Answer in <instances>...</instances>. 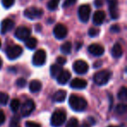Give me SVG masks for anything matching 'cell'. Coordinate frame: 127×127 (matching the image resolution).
<instances>
[{"mask_svg":"<svg viewBox=\"0 0 127 127\" xmlns=\"http://www.w3.org/2000/svg\"><path fill=\"white\" fill-rule=\"evenodd\" d=\"M69 104L75 111H83L87 108V102L84 97L77 95H71L69 98Z\"/></svg>","mask_w":127,"mask_h":127,"instance_id":"obj_1","label":"cell"},{"mask_svg":"<svg viewBox=\"0 0 127 127\" xmlns=\"http://www.w3.org/2000/svg\"><path fill=\"white\" fill-rule=\"evenodd\" d=\"M66 120L65 112L62 110H57L53 112L51 118V125L53 127H60L64 124Z\"/></svg>","mask_w":127,"mask_h":127,"instance_id":"obj_2","label":"cell"},{"mask_svg":"<svg viewBox=\"0 0 127 127\" xmlns=\"http://www.w3.org/2000/svg\"><path fill=\"white\" fill-rule=\"evenodd\" d=\"M111 72L109 71H100L95 73L93 76V81L96 85L102 86L108 83L110 78H111Z\"/></svg>","mask_w":127,"mask_h":127,"instance_id":"obj_3","label":"cell"},{"mask_svg":"<svg viewBox=\"0 0 127 127\" xmlns=\"http://www.w3.org/2000/svg\"><path fill=\"white\" fill-rule=\"evenodd\" d=\"M5 53L9 59L14 60L21 56L23 53V49L19 45H11L6 49Z\"/></svg>","mask_w":127,"mask_h":127,"instance_id":"obj_4","label":"cell"},{"mask_svg":"<svg viewBox=\"0 0 127 127\" xmlns=\"http://www.w3.org/2000/svg\"><path fill=\"white\" fill-rule=\"evenodd\" d=\"M46 62V52L44 50H38L32 58V64L35 66H42Z\"/></svg>","mask_w":127,"mask_h":127,"instance_id":"obj_5","label":"cell"},{"mask_svg":"<svg viewBox=\"0 0 127 127\" xmlns=\"http://www.w3.org/2000/svg\"><path fill=\"white\" fill-rule=\"evenodd\" d=\"M78 18H79L80 21L83 23H86L88 22L89 18H90L91 15V7L89 4H83L79 7L78 9Z\"/></svg>","mask_w":127,"mask_h":127,"instance_id":"obj_6","label":"cell"},{"mask_svg":"<svg viewBox=\"0 0 127 127\" xmlns=\"http://www.w3.org/2000/svg\"><path fill=\"white\" fill-rule=\"evenodd\" d=\"M89 66L88 64L84 60H77L73 64V71L77 74H85L88 71Z\"/></svg>","mask_w":127,"mask_h":127,"instance_id":"obj_7","label":"cell"},{"mask_svg":"<svg viewBox=\"0 0 127 127\" xmlns=\"http://www.w3.org/2000/svg\"><path fill=\"white\" fill-rule=\"evenodd\" d=\"M35 110V103L32 99L26 100L21 107V115L23 117H28Z\"/></svg>","mask_w":127,"mask_h":127,"instance_id":"obj_8","label":"cell"},{"mask_svg":"<svg viewBox=\"0 0 127 127\" xmlns=\"http://www.w3.org/2000/svg\"><path fill=\"white\" fill-rule=\"evenodd\" d=\"M25 18H29V19H36V18H39L43 15V11L41 9L36 7H31L28 8L24 12Z\"/></svg>","mask_w":127,"mask_h":127,"instance_id":"obj_9","label":"cell"},{"mask_svg":"<svg viewBox=\"0 0 127 127\" xmlns=\"http://www.w3.org/2000/svg\"><path fill=\"white\" fill-rule=\"evenodd\" d=\"M67 28L62 24H58L53 29V34L55 37L58 39H64L67 36Z\"/></svg>","mask_w":127,"mask_h":127,"instance_id":"obj_10","label":"cell"},{"mask_svg":"<svg viewBox=\"0 0 127 127\" xmlns=\"http://www.w3.org/2000/svg\"><path fill=\"white\" fill-rule=\"evenodd\" d=\"M31 35V30L25 26H19L15 32V37L21 41L27 39Z\"/></svg>","mask_w":127,"mask_h":127,"instance_id":"obj_11","label":"cell"},{"mask_svg":"<svg viewBox=\"0 0 127 127\" xmlns=\"http://www.w3.org/2000/svg\"><path fill=\"white\" fill-rule=\"evenodd\" d=\"M88 51L92 55L95 57H100L104 54V48L101 44H92L88 47Z\"/></svg>","mask_w":127,"mask_h":127,"instance_id":"obj_12","label":"cell"},{"mask_svg":"<svg viewBox=\"0 0 127 127\" xmlns=\"http://www.w3.org/2000/svg\"><path fill=\"white\" fill-rule=\"evenodd\" d=\"M70 86L72 89H76V90H83V89L86 88L87 86V81H85L83 78H76L74 79L71 80Z\"/></svg>","mask_w":127,"mask_h":127,"instance_id":"obj_13","label":"cell"},{"mask_svg":"<svg viewBox=\"0 0 127 127\" xmlns=\"http://www.w3.org/2000/svg\"><path fill=\"white\" fill-rule=\"evenodd\" d=\"M14 25L15 23L12 20L9 19V18H6V19L3 20L2 23H1V30H0V32L2 34L7 33L8 32L12 30Z\"/></svg>","mask_w":127,"mask_h":127,"instance_id":"obj_14","label":"cell"},{"mask_svg":"<svg viewBox=\"0 0 127 127\" xmlns=\"http://www.w3.org/2000/svg\"><path fill=\"white\" fill-rule=\"evenodd\" d=\"M109 11L111 18L117 19L118 18V1L117 0H111L109 3Z\"/></svg>","mask_w":127,"mask_h":127,"instance_id":"obj_15","label":"cell"},{"mask_svg":"<svg viewBox=\"0 0 127 127\" xmlns=\"http://www.w3.org/2000/svg\"><path fill=\"white\" fill-rule=\"evenodd\" d=\"M70 78H71V73L67 70H65V71L63 70L60 72V74L57 77V80H58V83L59 85H65L69 81Z\"/></svg>","mask_w":127,"mask_h":127,"instance_id":"obj_16","label":"cell"},{"mask_svg":"<svg viewBox=\"0 0 127 127\" xmlns=\"http://www.w3.org/2000/svg\"><path fill=\"white\" fill-rule=\"evenodd\" d=\"M104 18H105V13L103 11H97L93 15L92 21L95 25H100L103 24Z\"/></svg>","mask_w":127,"mask_h":127,"instance_id":"obj_17","label":"cell"},{"mask_svg":"<svg viewBox=\"0 0 127 127\" xmlns=\"http://www.w3.org/2000/svg\"><path fill=\"white\" fill-rule=\"evenodd\" d=\"M111 55L114 58H119L123 55V48H122L121 44L117 43L114 44V46L111 49Z\"/></svg>","mask_w":127,"mask_h":127,"instance_id":"obj_18","label":"cell"},{"mask_svg":"<svg viewBox=\"0 0 127 127\" xmlns=\"http://www.w3.org/2000/svg\"><path fill=\"white\" fill-rule=\"evenodd\" d=\"M66 97V92L64 90H59L58 92H56L54 93L52 97V99L54 102H58V103H61L63 101H64Z\"/></svg>","mask_w":127,"mask_h":127,"instance_id":"obj_19","label":"cell"},{"mask_svg":"<svg viewBox=\"0 0 127 127\" xmlns=\"http://www.w3.org/2000/svg\"><path fill=\"white\" fill-rule=\"evenodd\" d=\"M29 89L32 93H37V92H40V90L42 89V84L38 80H32L30 83Z\"/></svg>","mask_w":127,"mask_h":127,"instance_id":"obj_20","label":"cell"},{"mask_svg":"<svg viewBox=\"0 0 127 127\" xmlns=\"http://www.w3.org/2000/svg\"><path fill=\"white\" fill-rule=\"evenodd\" d=\"M63 71V68L62 65L58 64H54L51 66V69H50V72L52 78H57L58 75L60 74V72Z\"/></svg>","mask_w":127,"mask_h":127,"instance_id":"obj_21","label":"cell"},{"mask_svg":"<svg viewBox=\"0 0 127 127\" xmlns=\"http://www.w3.org/2000/svg\"><path fill=\"white\" fill-rule=\"evenodd\" d=\"M25 46L30 50H34L37 46V41L35 37H29L27 39H25Z\"/></svg>","mask_w":127,"mask_h":127,"instance_id":"obj_22","label":"cell"},{"mask_svg":"<svg viewBox=\"0 0 127 127\" xmlns=\"http://www.w3.org/2000/svg\"><path fill=\"white\" fill-rule=\"evenodd\" d=\"M71 47H72V45H71V43L69 42V41H67V42H64L61 45V47H60V51H61V52L64 53V54L68 55V54H70V53H71Z\"/></svg>","mask_w":127,"mask_h":127,"instance_id":"obj_23","label":"cell"},{"mask_svg":"<svg viewBox=\"0 0 127 127\" xmlns=\"http://www.w3.org/2000/svg\"><path fill=\"white\" fill-rule=\"evenodd\" d=\"M10 106H11V111H13V112H16L17 111H18V109H19L20 107V102L18 99L17 98H14L11 100V104H10Z\"/></svg>","mask_w":127,"mask_h":127,"instance_id":"obj_24","label":"cell"},{"mask_svg":"<svg viewBox=\"0 0 127 127\" xmlns=\"http://www.w3.org/2000/svg\"><path fill=\"white\" fill-rule=\"evenodd\" d=\"M9 102V95L5 92H0V104L6 105Z\"/></svg>","mask_w":127,"mask_h":127,"instance_id":"obj_25","label":"cell"},{"mask_svg":"<svg viewBox=\"0 0 127 127\" xmlns=\"http://www.w3.org/2000/svg\"><path fill=\"white\" fill-rule=\"evenodd\" d=\"M60 0H50L47 4V7L50 11H55L58 8Z\"/></svg>","mask_w":127,"mask_h":127,"instance_id":"obj_26","label":"cell"},{"mask_svg":"<svg viewBox=\"0 0 127 127\" xmlns=\"http://www.w3.org/2000/svg\"><path fill=\"white\" fill-rule=\"evenodd\" d=\"M126 97H127V90H126V87L123 86L121 89L119 90L118 93V97L119 100H123L125 101L126 99Z\"/></svg>","mask_w":127,"mask_h":127,"instance_id":"obj_27","label":"cell"},{"mask_svg":"<svg viewBox=\"0 0 127 127\" xmlns=\"http://www.w3.org/2000/svg\"><path fill=\"white\" fill-rule=\"evenodd\" d=\"M10 127H20V118L18 115H15L11 119Z\"/></svg>","mask_w":127,"mask_h":127,"instance_id":"obj_28","label":"cell"},{"mask_svg":"<svg viewBox=\"0 0 127 127\" xmlns=\"http://www.w3.org/2000/svg\"><path fill=\"white\" fill-rule=\"evenodd\" d=\"M116 111L119 115L125 114V111H126V105L125 104H118L116 107Z\"/></svg>","mask_w":127,"mask_h":127,"instance_id":"obj_29","label":"cell"},{"mask_svg":"<svg viewBox=\"0 0 127 127\" xmlns=\"http://www.w3.org/2000/svg\"><path fill=\"white\" fill-rule=\"evenodd\" d=\"M65 127H78V121L76 118H71L67 122Z\"/></svg>","mask_w":127,"mask_h":127,"instance_id":"obj_30","label":"cell"},{"mask_svg":"<svg viewBox=\"0 0 127 127\" xmlns=\"http://www.w3.org/2000/svg\"><path fill=\"white\" fill-rule=\"evenodd\" d=\"M15 0H2V4L4 8H10L14 4Z\"/></svg>","mask_w":127,"mask_h":127,"instance_id":"obj_31","label":"cell"},{"mask_svg":"<svg viewBox=\"0 0 127 127\" xmlns=\"http://www.w3.org/2000/svg\"><path fill=\"white\" fill-rule=\"evenodd\" d=\"M88 34H89V36L92 37H97V36L99 34V30L98 29H96V28H91L88 32Z\"/></svg>","mask_w":127,"mask_h":127,"instance_id":"obj_32","label":"cell"},{"mask_svg":"<svg viewBox=\"0 0 127 127\" xmlns=\"http://www.w3.org/2000/svg\"><path fill=\"white\" fill-rule=\"evenodd\" d=\"M16 84H17V85L19 87V88H24V87L25 86V85H26V80H25V78H18V79L17 80Z\"/></svg>","mask_w":127,"mask_h":127,"instance_id":"obj_33","label":"cell"},{"mask_svg":"<svg viewBox=\"0 0 127 127\" xmlns=\"http://www.w3.org/2000/svg\"><path fill=\"white\" fill-rule=\"evenodd\" d=\"M77 0H64V2L63 4V7L64 8H68L70 6L73 5L74 4H76Z\"/></svg>","mask_w":127,"mask_h":127,"instance_id":"obj_34","label":"cell"},{"mask_svg":"<svg viewBox=\"0 0 127 127\" xmlns=\"http://www.w3.org/2000/svg\"><path fill=\"white\" fill-rule=\"evenodd\" d=\"M25 126L26 127H41V125L39 124L36 123V122L32 121H27L25 123Z\"/></svg>","mask_w":127,"mask_h":127,"instance_id":"obj_35","label":"cell"},{"mask_svg":"<svg viewBox=\"0 0 127 127\" xmlns=\"http://www.w3.org/2000/svg\"><path fill=\"white\" fill-rule=\"evenodd\" d=\"M57 63H58V64H60V65H63V64H64L66 63V58H64V57H58V58H57Z\"/></svg>","mask_w":127,"mask_h":127,"instance_id":"obj_36","label":"cell"},{"mask_svg":"<svg viewBox=\"0 0 127 127\" xmlns=\"http://www.w3.org/2000/svg\"><path fill=\"white\" fill-rule=\"evenodd\" d=\"M5 121V115H4V111H0V125H2Z\"/></svg>","mask_w":127,"mask_h":127,"instance_id":"obj_37","label":"cell"},{"mask_svg":"<svg viewBox=\"0 0 127 127\" xmlns=\"http://www.w3.org/2000/svg\"><path fill=\"white\" fill-rule=\"evenodd\" d=\"M120 31V28L118 27V25H112V26L111 27V32H118Z\"/></svg>","mask_w":127,"mask_h":127,"instance_id":"obj_38","label":"cell"},{"mask_svg":"<svg viewBox=\"0 0 127 127\" xmlns=\"http://www.w3.org/2000/svg\"><path fill=\"white\" fill-rule=\"evenodd\" d=\"M94 4L96 7H101L103 5V0H95Z\"/></svg>","mask_w":127,"mask_h":127,"instance_id":"obj_39","label":"cell"},{"mask_svg":"<svg viewBox=\"0 0 127 127\" xmlns=\"http://www.w3.org/2000/svg\"><path fill=\"white\" fill-rule=\"evenodd\" d=\"M109 97H110V110L111 109V107H112V103H113V99H112V97H111V96H109Z\"/></svg>","mask_w":127,"mask_h":127,"instance_id":"obj_40","label":"cell"},{"mask_svg":"<svg viewBox=\"0 0 127 127\" xmlns=\"http://www.w3.org/2000/svg\"><path fill=\"white\" fill-rule=\"evenodd\" d=\"M101 64H102V62H97V63H95V64H94V65H95L94 67H95V68L100 67V66H101V65H100Z\"/></svg>","mask_w":127,"mask_h":127,"instance_id":"obj_41","label":"cell"},{"mask_svg":"<svg viewBox=\"0 0 127 127\" xmlns=\"http://www.w3.org/2000/svg\"><path fill=\"white\" fill-rule=\"evenodd\" d=\"M81 127H90V125H89L87 123H84L83 125H81Z\"/></svg>","mask_w":127,"mask_h":127,"instance_id":"obj_42","label":"cell"},{"mask_svg":"<svg viewBox=\"0 0 127 127\" xmlns=\"http://www.w3.org/2000/svg\"><path fill=\"white\" fill-rule=\"evenodd\" d=\"M2 64H3V62H2V59L0 58V68L2 67Z\"/></svg>","mask_w":127,"mask_h":127,"instance_id":"obj_43","label":"cell"},{"mask_svg":"<svg viewBox=\"0 0 127 127\" xmlns=\"http://www.w3.org/2000/svg\"><path fill=\"white\" fill-rule=\"evenodd\" d=\"M108 127H120V126H118V125H109Z\"/></svg>","mask_w":127,"mask_h":127,"instance_id":"obj_44","label":"cell"},{"mask_svg":"<svg viewBox=\"0 0 127 127\" xmlns=\"http://www.w3.org/2000/svg\"><path fill=\"white\" fill-rule=\"evenodd\" d=\"M0 47H1V41H0Z\"/></svg>","mask_w":127,"mask_h":127,"instance_id":"obj_45","label":"cell"}]
</instances>
